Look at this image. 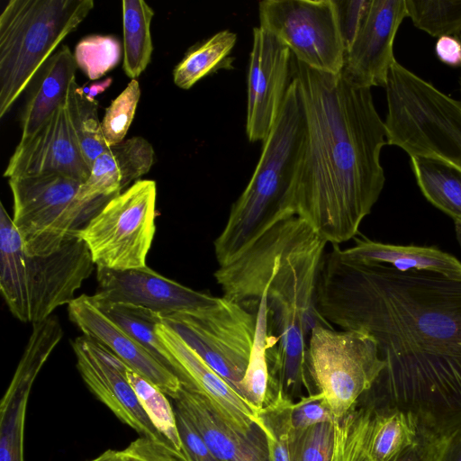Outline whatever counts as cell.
I'll return each instance as SVG.
<instances>
[{
    "instance_id": "6da1fadb",
    "label": "cell",
    "mask_w": 461,
    "mask_h": 461,
    "mask_svg": "<svg viewBox=\"0 0 461 461\" xmlns=\"http://www.w3.org/2000/svg\"><path fill=\"white\" fill-rule=\"evenodd\" d=\"M316 303L330 325L377 342L384 367L361 399L439 435L461 425V276L355 261L331 245Z\"/></svg>"
},
{
    "instance_id": "7a4b0ae2",
    "label": "cell",
    "mask_w": 461,
    "mask_h": 461,
    "mask_svg": "<svg viewBox=\"0 0 461 461\" xmlns=\"http://www.w3.org/2000/svg\"><path fill=\"white\" fill-rule=\"evenodd\" d=\"M292 77L303 106L306 136L290 212L331 245L359 233L384 185L386 143L371 88L342 73L312 69L293 59Z\"/></svg>"
},
{
    "instance_id": "3957f363",
    "label": "cell",
    "mask_w": 461,
    "mask_h": 461,
    "mask_svg": "<svg viewBox=\"0 0 461 461\" xmlns=\"http://www.w3.org/2000/svg\"><path fill=\"white\" fill-rule=\"evenodd\" d=\"M328 242L293 215L271 224L231 263L213 276L222 296L254 310L266 289L267 336L274 343L310 337L318 325L333 327L320 314L317 286Z\"/></svg>"
},
{
    "instance_id": "277c9868",
    "label": "cell",
    "mask_w": 461,
    "mask_h": 461,
    "mask_svg": "<svg viewBox=\"0 0 461 461\" xmlns=\"http://www.w3.org/2000/svg\"><path fill=\"white\" fill-rule=\"evenodd\" d=\"M306 122L292 77L278 117L263 142L253 175L213 242L219 267L235 260L271 224L293 216L290 205L303 155Z\"/></svg>"
},
{
    "instance_id": "5b68a950",
    "label": "cell",
    "mask_w": 461,
    "mask_h": 461,
    "mask_svg": "<svg viewBox=\"0 0 461 461\" xmlns=\"http://www.w3.org/2000/svg\"><path fill=\"white\" fill-rule=\"evenodd\" d=\"M86 242L77 235L49 256H32L4 204H0V290L12 314L41 322L69 304L94 270Z\"/></svg>"
},
{
    "instance_id": "8992f818",
    "label": "cell",
    "mask_w": 461,
    "mask_h": 461,
    "mask_svg": "<svg viewBox=\"0 0 461 461\" xmlns=\"http://www.w3.org/2000/svg\"><path fill=\"white\" fill-rule=\"evenodd\" d=\"M93 7L92 0H10L6 4L0 14L1 118Z\"/></svg>"
},
{
    "instance_id": "52a82bcc",
    "label": "cell",
    "mask_w": 461,
    "mask_h": 461,
    "mask_svg": "<svg viewBox=\"0 0 461 461\" xmlns=\"http://www.w3.org/2000/svg\"><path fill=\"white\" fill-rule=\"evenodd\" d=\"M384 88L386 143L401 148L410 158H438L461 169V101L397 60Z\"/></svg>"
},
{
    "instance_id": "ba28073f",
    "label": "cell",
    "mask_w": 461,
    "mask_h": 461,
    "mask_svg": "<svg viewBox=\"0 0 461 461\" xmlns=\"http://www.w3.org/2000/svg\"><path fill=\"white\" fill-rule=\"evenodd\" d=\"M83 183L59 174L9 179L13 221L32 256H49L77 235L112 198L83 202Z\"/></svg>"
},
{
    "instance_id": "9c48e42d",
    "label": "cell",
    "mask_w": 461,
    "mask_h": 461,
    "mask_svg": "<svg viewBox=\"0 0 461 461\" xmlns=\"http://www.w3.org/2000/svg\"><path fill=\"white\" fill-rule=\"evenodd\" d=\"M384 367L375 338L360 330L318 325L310 334L307 368L316 392L341 420L369 391Z\"/></svg>"
},
{
    "instance_id": "30bf717a",
    "label": "cell",
    "mask_w": 461,
    "mask_h": 461,
    "mask_svg": "<svg viewBox=\"0 0 461 461\" xmlns=\"http://www.w3.org/2000/svg\"><path fill=\"white\" fill-rule=\"evenodd\" d=\"M157 186L138 180L113 197L77 232L96 267L127 270L146 267L156 231Z\"/></svg>"
},
{
    "instance_id": "8fae6325",
    "label": "cell",
    "mask_w": 461,
    "mask_h": 461,
    "mask_svg": "<svg viewBox=\"0 0 461 461\" xmlns=\"http://www.w3.org/2000/svg\"><path fill=\"white\" fill-rule=\"evenodd\" d=\"M162 320L242 396L256 331L254 312L221 296L209 306Z\"/></svg>"
},
{
    "instance_id": "7c38bea8",
    "label": "cell",
    "mask_w": 461,
    "mask_h": 461,
    "mask_svg": "<svg viewBox=\"0 0 461 461\" xmlns=\"http://www.w3.org/2000/svg\"><path fill=\"white\" fill-rule=\"evenodd\" d=\"M259 26L275 35L307 67L339 75L345 59L335 0H263Z\"/></svg>"
},
{
    "instance_id": "4fadbf2b",
    "label": "cell",
    "mask_w": 461,
    "mask_h": 461,
    "mask_svg": "<svg viewBox=\"0 0 461 461\" xmlns=\"http://www.w3.org/2000/svg\"><path fill=\"white\" fill-rule=\"evenodd\" d=\"M275 35L253 28L247 90L246 133L250 142H264L281 110L292 80L293 55Z\"/></svg>"
},
{
    "instance_id": "5bb4252c",
    "label": "cell",
    "mask_w": 461,
    "mask_h": 461,
    "mask_svg": "<svg viewBox=\"0 0 461 461\" xmlns=\"http://www.w3.org/2000/svg\"><path fill=\"white\" fill-rule=\"evenodd\" d=\"M405 17V0H370L346 47L342 75L358 86L385 87L390 68L396 61L393 41Z\"/></svg>"
},
{
    "instance_id": "9a60e30c",
    "label": "cell",
    "mask_w": 461,
    "mask_h": 461,
    "mask_svg": "<svg viewBox=\"0 0 461 461\" xmlns=\"http://www.w3.org/2000/svg\"><path fill=\"white\" fill-rule=\"evenodd\" d=\"M63 337L54 315L32 324L27 346L0 405V461H23L26 409L33 383Z\"/></svg>"
},
{
    "instance_id": "2e32d148",
    "label": "cell",
    "mask_w": 461,
    "mask_h": 461,
    "mask_svg": "<svg viewBox=\"0 0 461 461\" xmlns=\"http://www.w3.org/2000/svg\"><path fill=\"white\" fill-rule=\"evenodd\" d=\"M71 346L77 358V370L95 397L140 437L166 441L151 423L127 381L122 370L123 362L104 345L86 335L76 338Z\"/></svg>"
},
{
    "instance_id": "e0dca14e",
    "label": "cell",
    "mask_w": 461,
    "mask_h": 461,
    "mask_svg": "<svg viewBox=\"0 0 461 461\" xmlns=\"http://www.w3.org/2000/svg\"><path fill=\"white\" fill-rule=\"evenodd\" d=\"M59 174L81 183L90 174L65 104L27 137H21L4 176L10 178Z\"/></svg>"
},
{
    "instance_id": "ac0fdd59",
    "label": "cell",
    "mask_w": 461,
    "mask_h": 461,
    "mask_svg": "<svg viewBox=\"0 0 461 461\" xmlns=\"http://www.w3.org/2000/svg\"><path fill=\"white\" fill-rule=\"evenodd\" d=\"M97 299L150 310L161 317L194 311L218 297L191 289L146 267L127 270L96 267Z\"/></svg>"
},
{
    "instance_id": "d6986e66",
    "label": "cell",
    "mask_w": 461,
    "mask_h": 461,
    "mask_svg": "<svg viewBox=\"0 0 461 461\" xmlns=\"http://www.w3.org/2000/svg\"><path fill=\"white\" fill-rule=\"evenodd\" d=\"M68 316L84 333L95 339L132 370L158 387L173 400L183 384L180 379L160 364L138 341L112 321L94 302L82 294L68 305Z\"/></svg>"
},
{
    "instance_id": "ffe728a7",
    "label": "cell",
    "mask_w": 461,
    "mask_h": 461,
    "mask_svg": "<svg viewBox=\"0 0 461 461\" xmlns=\"http://www.w3.org/2000/svg\"><path fill=\"white\" fill-rule=\"evenodd\" d=\"M156 333L178 363L185 388L203 395L224 420L239 429L249 430L258 422L260 410L237 393L163 320Z\"/></svg>"
},
{
    "instance_id": "44dd1931",
    "label": "cell",
    "mask_w": 461,
    "mask_h": 461,
    "mask_svg": "<svg viewBox=\"0 0 461 461\" xmlns=\"http://www.w3.org/2000/svg\"><path fill=\"white\" fill-rule=\"evenodd\" d=\"M374 406L359 400L341 420L290 430V461H366Z\"/></svg>"
},
{
    "instance_id": "7402d4cb",
    "label": "cell",
    "mask_w": 461,
    "mask_h": 461,
    "mask_svg": "<svg viewBox=\"0 0 461 461\" xmlns=\"http://www.w3.org/2000/svg\"><path fill=\"white\" fill-rule=\"evenodd\" d=\"M174 408L185 415L220 461H270L267 436L258 422L249 430L239 429L224 420L207 398L184 386Z\"/></svg>"
},
{
    "instance_id": "603a6c76",
    "label": "cell",
    "mask_w": 461,
    "mask_h": 461,
    "mask_svg": "<svg viewBox=\"0 0 461 461\" xmlns=\"http://www.w3.org/2000/svg\"><path fill=\"white\" fill-rule=\"evenodd\" d=\"M154 161V149L142 137L135 136L109 146L94 161L77 197L83 202L113 198L147 174Z\"/></svg>"
},
{
    "instance_id": "cb8c5ba5",
    "label": "cell",
    "mask_w": 461,
    "mask_h": 461,
    "mask_svg": "<svg viewBox=\"0 0 461 461\" xmlns=\"http://www.w3.org/2000/svg\"><path fill=\"white\" fill-rule=\"evenodd\" d=\"M77 66L71 50L62 45L39 69L21 114L22 137L32 134L60 105L66 103ZM28 86V87H29Z\"/></svg>"
},
{
    "instance_id": "d4e9b609",
    "label": "cell",
    "mask_w": 461,
    "mask_h": 461,
    "mask_svg": "<svg viewBox=\"0 0 461 461\" xmlns=\"http://www.w3.org/2000/svg\"><path fill=\"white\" fill-rule=\"evenodd\" d=\"M358 234L352 246L341 249L344 258L387 265L401 272L422 270L461 276L460 260L437 247L387 244Z\"/></svg>"
},
{
    "instance_id": "484cf974",
    "label": "cell",
    "mask_w": 461,
    "mask_h": 461,
    "mask_svg": "<svg viewBox=\"0 0 461 461\" xmlns=\"http://www.w3.org/2000/svg\"><path fill=\"white\" fill-rule=\"evenodd\" d=\"M418 433L419 422L411 413L394 407L374 405L366 461H393L416 440Z\"/></svg>"
},
{
    "instance_id": "4316f807",
    "label": "cell",
    "mask_w": 461,
    "mask_h": 461,
    "mask_svg": "<svg viewBox=\"0 0 461 461\" xmlns=\"http://www.w3.org/2000/svg\"><path fill=\"white\" fill-rule=\"evenodd\" d=\"M92 298L112 321L181 381L182 372L178 363L156 333V327L162 321L159 314L139 306L100 300L95 295Z\"/></svg>"
},
{
    "instance_id": "83f0119b",
    "label": "cell",
    "mask_w": 461,
    "mask_h": 461,
    "mask_svg": "<svg viewBox=\"0 0 461 461\" xmlns=\"http://www.w3.org/2000/svg\"><path fill=\"white\" fill-rule=\"evenodd\" d=\"M411 164L425 198L461 225V169L426 157H411Z\"/></svg>"
},
{
    "instance_id": "f1b7e54d",
    "label": "cell",
    "mask_w": 461,
    "mask_h": 461,
    "mask_svg": "<svg viewBox=\"0 0 461 461\" xmlns=\"http://www.w3.org/2000/svg\"><path fill=\"white\" fill-rule=\"evenodd\" d=\"M236 41V33L223 30L192 46L173 70L175 85L181 89H190L212 73L233 68V58L230 54Z\"/></svg>"
},
{
    "instance_id": "f546056e",
    "label": "cell",
    "mask_w": 461,
    "mask_h": 461,
    "mask_svg": "<svg viewBox=\"0 0 461 461\" xmlns=\"http://www.w3.org/2000/svg\"><path fill=\"white\" fill-rule=\"evenodd\" d=\"M122 68L127 77L136 79L148 67L153 51L150 24L153 9L142 0H123Z\"/></svg>"
},
{
    "instance_id": "4dcf8cb0",
    "label": "cell",
    "mask_w": 461,
    "mask_h": 461,
    "mask_svg": "<svg viewBox=\"0 0 461 461\" xmlns=\"http://www.w3.org/2000/svg\"><path fill=\"white\" fill-rule=\"evenodd\" d=\"M65 106L83 156L91 169L96 158L108 148L98 117V103L74 80L68 87Z\"/></svg>"
},
{
    "instance_id": "1f68e13d",
    "label": "cell",
    "mask_w": 461,
    "mask_h": 461,
    "mask_svg": "<svg viewBox=\"0 0 461 461\" xmlns=\"http://www.w3.org/2000/svg\"><path fill=\"white\" fill-rule=\"evenodd\" d=\"M256 331L249 363L241 381L242 396L258 410L264 406L269 382L267 357V293L262 295L256 306Z\"/></svg>"
},
{
    "instance_id": "d6a6232c",
    "label": "cell",
    "mask_w": 461,
    "mask_h": 461,
    "mask_svg": "<svg viewBox=\"0 0 461 461\" xmlns=\"http://www.w3.org/2000/svg\"><path fill=\"white\" fill-rule=\"evenodd\" d=\"M122 370L142 409L157 430L175 449L184 451L176 411L166 394L124 363Z\"/></svg>"
},
{
    "instance_id": "836d02e7",
    "label": "cell",
    "mask_w": 461,
    "mask_h": 461,
    "mask_svg": "<svg viewBox=\"0 0 461 461\" xmlns=\"http://www.w3.org/2000/svg\"><path fill=\"white\" fill-rule=\"evenodd\" d=\"M407 17L435 38L461 32V0H405Z\"/></svg>"
},
{
    "instance_id": "e575fe53",
    "label": "cell",
    "mask_w": 461,
    "mask_h": 461,
    "mask_svg": "<svg viewBox=\"0 0 461 461\" xmlns=\"http://www.w3.org/2000/svg\"><path fill=\"white\" fill-rule=\"evenodd\" d=\"M73 55L77 68L90 80H96L118 65L122 48L113 35L92 34L77 42Z\"/></svg>"
},
{
    "instance_id": "d590c367",
    "label": "cell",
    "mask_w": 461,
    "mask_h": 461,
    "mask_svg": "<svg viewBox=\"0 0 461 461\" xmlns=\"http://www.w3.org/2000/svg\"><path fill=\"white\" fill-rule=\"evenodd\" d=\"M293 402L276 398L264 404L258 412V423L267 440L270 461H290V407Z\"/></svg>"
},
{
    "instance_id": "8d00e7d4",
    "label": "cell",
    "mask_w": 461,
    "mask_h": 461,
    "mask_svg": "<svg viewBox=\"0 0 461 461\" xmlns=\"http://www.w3.org/2000/svg\"><path fill=\"white\" fill-rule=\"evenodd\" d=\"M140 97V84L137 79H131L106 108L101 125L108 147L124 140L134 118Z\"/></svg>"
},
{
    "instance_id": "74e56055",
    "label": "cell",
    "mask_w": 461,
    "mask_h": 461,
    "mask_svg": "<svg viewBox=\"0 0 461 461\" xmlns=\"http://www.w3.org/2000/svg\"><path fill=\"white\" fill-rule=\"evenodd\" d=\"M289 416L293 430H303L321 422L336 420L324 394L319 392L305 395L297 402H293Z\"/></svg>"
},
{
    "instance_id": "f35d334b",
    "label": "cell",
    "mask_w": 461,
    "mask_h": 461,
    "mask_svg": "<svg viewBox=\"0 0 461 461\" xmlns=\"http://www.w3.org/2000/svg\"><path fill=\"white\" fill-rule=\"evenodd\" d=\"M120 461H192L187 454L166 441L140 437L120 450Z\"/></svg>"
},
{
    "instance_id": "ab89813d",
    "label": "cell",
    "mask_w": 461,
    "mask_h": 461,
    "mask_svg": "<svg viewBox=\"0 0 461 461\" xmlns=\"http://www.w3.org/2000/svg\"><path fill=\"white\" fill-rule=\"evenodd\" d=\"M444 436L426 428L419 427L416 440L402 451L393 461H436Z\"/></svg>"
},
{
    "instance_id": "60d3db41",
    "label": "cell",
    "mask_w": 461,
    "mask_h": 461,
    "mask_svg": "<svg viewBox=\"0 0 461 461\" xmlns=\"http://www.w3.org/2000/svg\"><path fill=\"white\" fill-rule=\"evenodd\" d=\"M175 409L184 450L192 461H220L206 446L194 425L179 410Z\"/></svg>"
},
{
    "instance_id": "b9f144b4",
    "label": "cell",
    "mask_w": 461,
    "mask_h": 461,
    "mask_svg": "<svg viewBox=\"0 0 461 461\" xmlns=\"http://www.w3.org/2000/svg\"><path fill=\"white\" fill-rule=\"evenodd\" d=\"M436 54L445 64L461 67V42L455 36H444L438 39Z\"/></svg>"
},
{
    "instance_id": "7bdbcfd3",
    "label": "cell",
    "mask_w": 461,
    "mask_h": 461,
    "mask_svg": "<svg viewBox=\"0 0 461 461\" xmlns=\"http://www.w3.org/2000/svg\"><path fill=\"white\" fill-rule=\"evenodd\" d=\"M436 461H461V425L443 437Z\"/></svg>"
},
{
    "instance_id": "ee69618b",
    "label": "cell",
    "mask_w": 461,
    "mask_h": 461,
    "mask_svg": "<svg viewBox=\"0 0 461 461\" xmlns=\"http://www.w3.org/2000/svg\"><path fill=\"white\" fill-rule=\"evenodd\" d=\"M87 461H120V450L107 449Z\"/></svg>"
},
{
    "instance_id": "f6af8a7d",
    "label": "cell",
    "mask_w": 461,
    "mask_h": 461,
    "mask_svg": "<svg viewBox=\"0 0 461 461\" xmlns=\"http://www.w3.org/2000/svg\"><path fill=\"white\" fill-rule=\"evenodd\" d=\"M112 83V78L109 77L105 79L104 81L92 85L88 90H84V92L91 98H95V96L99 93L103 92L104 89H106L110 84Z\"/></svg>"
},
{
    "instance_id": "bcb514c9",
    "label": "cell",
    "mask_w": 461,
    "mask_h": 461,
    "mask_svg": "<svg viewBox=\"0 0 461 461\" xmlns=\"http://www.w3.org/2000/svg\"><path fill=\"white\" fill-rule=\"evenodd\" d=\"M456 238L457 240L461 246V225L456 223Z\"/></svg>"
},
{
    "instance_id": "7dc6e473",
    "label": "cell",
    "mask_w": 461,
    "mask_h": 461,
    "mask_svg": "<svg viewBox=\"0 0 461 461\" xmlns=\"http://www.w3.org/2000/svg\"><path fill=\"white\" fill-rule=\"evenodd\" d=\"M455 37L461 42V32L456 34Z\"/></svg>"
}]
</instances>
